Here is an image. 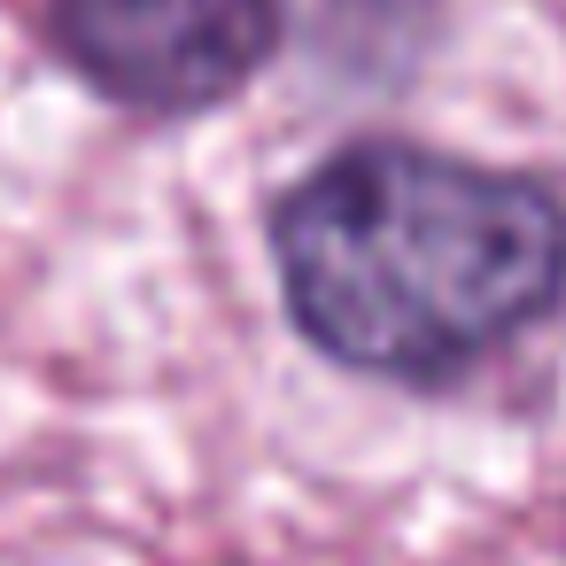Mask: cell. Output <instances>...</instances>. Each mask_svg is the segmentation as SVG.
<instances>
[{
  "label": "cell",
  "mask_w": 566,
  "mask_h": 566,
  "mask_svg": "<svg viewBox=\"0 0 566 566\" xmlns=\"http://www.w3.org/2000/svg\"><path fill=\"white\" fill-rule=\"evenodd\" d=\"M287 326L342 373L450 388L566 303V179L365 133L264 218Z\"/></svg>",
  "instance_id": "cell-1"
},
{
  "label": "cell",
  "mask_w": 566,
  "mask_h": 566,
  "mask_svg": "<svg viewBox=\"0 0 566 566\" xmlns=\"http://www.w3.org/2000/svg\"><path fill=\"white\" fill-rule=\"evenodd\" d=\"M48 55L109 109L171 125L256 86L287 48V0H40Z\"/></svg>",
  "instance_id": "cell-2"
}]
</instances>
